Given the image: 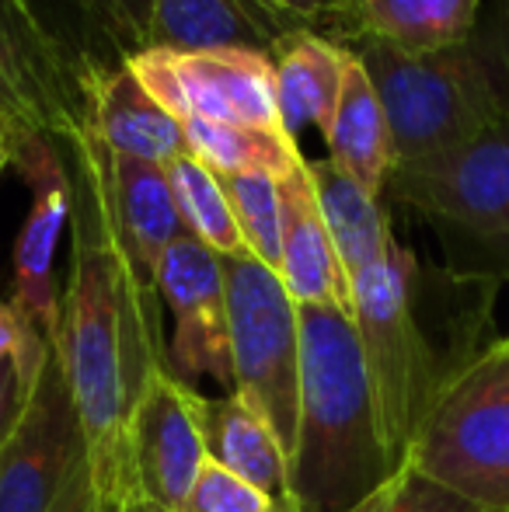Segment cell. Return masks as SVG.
Here are the masks:
<instances>
[{
	"mask_svg": "<svg viewBox=\"0 0 509 512\" xmlns=\"http://www.w3.org/2000/svg\"><path fill=\"white\" fill-rule=\"evenodd\" d=\"M77 164L74 248L60 293L53 349L88 443L98 499L123 506L136 495L129 422L157 363L168 352L157 335V290L126 258L105 182V147L84 129L67 150Z\"/></svg>",
	"mask_w": 509,
	"mask_h": 512,
	"instance_id": "cell-1",
	"label": "cell"
},
{
	"mask_svg": "<svg viewBox=\"0 0 509 512\" xmlns=\"http://www.w3.org/2000/svg\"><path fill=\"white\" fill-rule=\"evenodd\" d=\"M353 314L300 307V411L290 453V506L349 512L394 474Z\"/></svg>",
	"mask_w": 509,
	"mask_h": 512,
	"instance_id": "cell-2",
	"label": "cell"
},
{
	"mask_svg": "<svg viewBox=\"0 0 509 512\" xmlns=\"http://www.w3.org/2000/svg\"><path fill=\"white\" fill-rule=\"evenodd\" d=\"M123 63L102 0H0V126L67 147L88 129V81Z\"/></svg>",
	"mask_w": 509,
	"mask_h": 512,
	"instance_id": "cell-3",
	"label": "cell"
},
{
	"mask_svg": "<svg viewBox=\"0 0 509 512\" xmlns=\"http://www.w3.org/2000/svg\"><path fill=\"white\" fill-rule=\"evenodd\" d=\"M387 112L394 168L447 154L509 112V49L471 39L436 53H401L377 39H349Z\"/></svg>",
	"mask_w": 509,
	"mask_h": 512,
	"instance_id": "cell-4",
	"label": "cell"
},
{
	"mask_svg": "<svg viewBox=\"0 0 509 512\" xmlns=\"http://www.w3.org/2000/svg\"><path fill=\"white\" fill-rule=\"evenodd\" d=\"M405 460L475 509L509 512V335L450 366Z\"/></svg>",
	"mask_w": 509,
	"mask_h": 512,
	"instance_id": "cell-5",
	"label": "cell"
},
{
	"mask_svg": "<svg viewBox=\"0 0 509 512\" xmlns=\"http://www.w3.org/2000/svg\"><path fill=\"white\" fill-rule=\"evenodd\" d=\"M415 272V258L394 241L381 262L349 279V314L360 335L377 418L394 464L405 460L436 387L447 377L415 310Z\"/></svg>",
	"mask_w": 509,
	"mask_h": 512,
	"instance_id": "cell-6",
	"label": "cell"
},
{
	"mask_svg": "<svg viewBox=\"0 0 509 512\" xmlns=\"http://www.w3.org/2000/svg\"><path fill=\"white\" fill-rule=\"evenodd\" d=\"M227 283L234 394L245 398L286 453L297 443L300 411V304L276 269L255 255L220 258Z\"/></svg>",
	"mask_w": 509,
	"mask_h": 512,
	"instance_id": "cell-7",
	"label": "cell"
},
{
	"mask_svg": "<svg viewBox=\"0 0 509 512\" xmlns=\"http://www.w3.org/2000/svg\"><path fill=\"white\" fill-rule=\"evenodd\" d=\"M384 189L509 258V112L447 154L398 164Z\"/></svg>",
	"mask_w": 509,
	"mask_h": 512,
	"instance_id": "cell-8",
	"label": "cell"
},
{
	"mask_svg": "<svg viewBox=\"0 0 509 512\" xmlns=\"http://www.w3.org/2000/svg\"><path fill=\"white\" fill-rule=\"evenodd\" d=\"M126 67L147 88V95L178 122L210 119L283 129L272 56L255 49H147L129 56Z\"/></svg>",
	"mask_w": 509,
	"mask_h": 512,
	"instance_id": "cell-9",
	"label": "cell"
},
{
	"mask_svg": "<svg viewBox=\"0 0 509 512\" xmlns=\"http://www.w3.org/2000/svg\"><path fill=\"white\" fill-rule=\"evenodd\" d=\"M88 467L81 418L56 349H49L14 436L0 450V512H56Z\"/></svg>",
	"mask_w": 509,
	"mask_h": 512,
	"instance_id": "cell-10",
	"label": "cell"
},
{
	"mask_svg": "<svg viewBox=\"0 0 509 512\" xmlns=\"http://www.w3.org/2000/svg\"><path fill=\"white\" fill-rule=\"evenodd\" d=\"M123 60L147 49L241 46L272 56L297 21L265 0H102Z\"/></svg>",
	"mask_w": 509,
	"mask_h": 512,
	"instance_id": "cell-11",
	"label": "cell"
},
{
	"mask_svg": "<svg viewBox=\"0 0 509 512\" xmlns=\"http://www.w3.org/2000/svg\"><path fill=\"white\" fill-rule=\"evenodd\" d=\"M157 297L171 314L168 366L178 380H213L234 394L227 283L220 255L192 234L178 237L157 265Z\"/></svg>",
	"mask_w": 509,
	"mask_h": 512,
	"instance_id": "cell-12",
	"label": "cell"
},
{
	"mask_svg": "<svg viewBox=\"0 0 509 512\" xmlns=\"http://www.w3.org/2000/svg\"><path fill=\"white\" fill-rule=\"evenodd\" d=\"M11 168L32 189V206L14 241V293L11 307L42 335H56L60 286H56V248L74 216V178L60 147L46 136H14Z\"/></svg>",
	"mask_w": 509,
	"mask_h": 512,
	"instance_id": "cell-13",
	"label": "cell"
},
{
	"mask_svg": "<svg viewBox=\"0 0 509 512\" xmlns=\"http://www.w3.org/2000/svg\"><path fill=\"white\" fill-rule=\"evenodd\" d=\"M199 398L203 394L178 380L168 363H157L129 422L136 495L168 512L182 509L206 464Z\"/></svg>",
	"mask_w": 509,
	"mask_h": 512,
	"instance_id": "cell-14",
	"label": "cell"
},
{
	"mask_svg": "<svg viewBox=\"0 0 509 512\" xmlns=\"http://www.w3.org/2000/svg\"><path fill=\"white\" fill-rule=\"evenodd\" d=\"M88 133L112 154L136 157L157 168H168L192 154L182 122L147 95L126 60L91 74Z\"/></svg>",
	"mask_w": 509,
	"mask_h": 512,
	"instance_id": "cell-15",
	"label": "cell"
},
{
	"mask_svg": "<svg viewBox=\"0 0 509 512\" xmlns=\"http://www.w3.org/2000/svg\"><path fill=\"white\" fill-rule=\"evenodd\" d=\"M279 192H283V258H279L283 286L300 307L325 304L353 310L349 276L325 227L307 161L279 178Z\"/></svg>",
	"mask_w": 509,
	"mask_h": 512,
	"instance_id": "cell-16",
	"label": "cell"
},
{
	"mask_svg": "<svg viewBox=\"0 0 509 512\" xmlns=\"http://www.w3.org/2000/svg\"><path fill=\"white\" fill-rule=\"evenodd\" d=\"M105 182H109V206L112 220H116L119 244H123L133 269L143 276V283L154 286L164 251L178 237L189 234L182 223V213H178L175 192H171L168 168L112 154L105 147Z\"/></svg>",
	"mask_w": 509,
	"mask_h": 512,
	"instance_id": "cell-17",
	"label": "cell"
},
{
	"mask_svg": "<svg viewBox=\"0 0 509 512\" xmlns=\"http://www.w3.org/2000/svg\"><path fill=\"white\" fill-rule=\"evenodd\" d=\"M199 425L206 460L255 485L276 506H290V453L245 398H199Z\"/></svg>",
	"mask_w": 509,
	"mask_h": 512,
	"instance_id": "cell-18",
	"label": "cell"
},
{
	"mask_svg": "<svg viewBox=\"0 0 509 512\" xmlns=\"http://www.w3.org/2000/svg\"><path fill=\"white\" fill-rule=\"evenodd\" d=\"M346 60L349 49L318 32H293L272 49L279 119L293 140L304 126L328 136L342 95Z\"/></svg>",
	"mask_w": 509,
	"mask_h": 512,
	"instance_id": "cell-19",
	"label": "cell"
},
{
	"mask_svg": "<svg viewBox=\"0 0 509 512\" xmlns=\"http://www.w3.org/2000/svg\"><path fill=\"white\" fill-rule=\"evenodd\" d=\"M325 143L328 161L335 168L346 171L353 182H360L370 196H381L394 171V140L381 95H377L367 67H363L353 49H349L342 95L339 105H335V119Z\"/></svg>",
	"mask_w": 509,
	"mask_h": 512,
	"instance_id": "cell-20",
	"label": "cell"
},
{
	"mask_svg": "<svg viewBox=\"0 0 509 512\" xmlns=\"http://www.w3.org/2000/svg\"><path fill=\"white\" fill-rule=\"evenodd\" d=\"M475 21L478 0H349L339 46L363 35L401 53H436L471 39Z\"/></svg>",
	"mask_w": 509,
	"mask_h": 512,
	"instance_id": "cell-21",
	"label": "cell"
},
{
	"mask_svg": "<svg viewBox=\"0 0 509 512\" xmlns=\"http://www.w3.org/2000/svg\"><path fill=\"white\" fill-rule=\"evenodd\" d=\"M311 168V182L318 192V206L325 216V227L332 234V244L342 258L346 276H360L374 262L391 251L394 234L391 220H387L381 196H370L360 182L339 171L332 161H307Z\"/></svg>",
	"mask_w": 509,
	"mask_h": 512,
	"instance_id": "cell-22",
	"label": "cell"
},
{
	"mask_svg": "<svg viewBox=\"0 0 509 512\" xmlns=\"http://www.w3.org/2000/svg\"><path fill=\"white\" fill-rule=\"evenodd\" d=\"M182 129L192 157H199L220 178L248 175V171H269L276 178H286L307 161L297 140L283 129L234 126V122L210 119H182Z\"/></svg>",
	"mask_w": 509,
	"mask_h": 512,
	"instance_id": "cell-23",
	"label": "cell"
},
{
	"mask_svg": "<svg viewBox=\"0 0 509 512\" xmlns=\"http://www.w3.org/2000/svg\"><path fill=\"white\" fill-rule=\"evenodd\" d=\"M168 182L175 192L178 213L182 223L199 244L213 251V255H245V237L234 220L231 199L224 192L220 175H213L199 157H182V161L168 164Z\"/></svg>",
	"mask_w": 509,
	"mask_h": 512,
	"instance_id": "cell-24",
	"label": "cell"
},
{
	"mask_svg": "<svg viewBox=\"0 0 509 512\" xmlns=\"http://www.w3.org/2000/svg\"><path fill=\"white\" fill-rule=\"evenodd\" d=\"M224 192L231 199L234 220L245 237L248 255L279 272L283 258V192L279 178L269 171H248V175H224Z\"/></svg>",
	"mask_w": 509,
	"mask_h": 512,
	"instance_id": "cell-25",
	"label": "cell"
},
{
	"mask_svg": "<svg viewBox=\"0 0 509 512\" xmlns=\"http://www.w3.org/2000/svg\"><path fill=\"white\" fill-rule=\"evenodd\" d=\"M349 512H482V509H475L468 499H461L454 488L429 478L412 460H401L391 478Z\"/></svg>",
	"mask_w": 509,
	"mask_h": 512,
	"instance_id": "cell-26",
	"label": "cell"
},
{
	"mask_svg": "<svg viewBox=\"0 0 509 512\" xmlns=\"http://www.w3.org/2000/svg\"><path fill=\"white\" fill-rule=\"evenodd\" d=\"M276 509L283 506H276L265 492H258L255 485L241 481L238 474L224 471L213 460H206L189 499L182 502L178 512H276Z\"/></svg>",
	"mask_w": 509,
	"mask_h": 512,
	"instance_id": "cell-27",
	"label": "cell"
},
{
	"mask_svg": "<svg viewBox=\"0 0 509 512\" xmlns=\"http://www.w3.org/2000/svg\"><path fill=\"white\" fill-rule=\"evenodd\" d=\"M49 349H53V345H49ZM46 356L42 359H0V450L7 446V439L14 436L21 415H25L28 398H32L35 380H39Z\"/></svg>",
	"mask_w": 509,
	"mask_h": 512,
	"instance_id": "cell-28",
	"label": "cell"
},
{
	"mask_svg": "<svg viewBox=\"0 0 509 512\" xmlns=\"http://www.w3.org/2000/svg\"><path fill=\"white\" fill-rule=\"evenodd\" d=\"M265 4H272L290 21H297L304 32L328 35L332 42H339L342 28H346L349 0H265Z\"/></svg>",
	"mask_w": 509,
	"mask_h": 512,
	"instance_id": "cell-29",
	"label": "cell"
},
{
	"mask_svg": "<svg viewBox=\"0 0 509 512\" xmlns=\"http://www.w3.org/2000/svg\"><path fill=\"white\" fill-rule=\"evenodd\" d=\"M53 338L42 335L28 317L0 300V359H42Z\"/></svg>",
	"mask_w": 509,
	"mask_h": 512,
	"instance_id": "cell-30",
	"label": "cell"
},
{
	"mask_svg": "<svg viewBox=\"0 0 509 512\" xmlns=\"http://www.w3.org/2000/svg\"><path fill=\"white\" fill-rule=\"evenodd\" d=\"M56 512H102V499H98L95 485H91L88 467L74 478V485H70V492L63 495V502Z\"/></svg>",
	"mask_w": 509,
	"mask_h": 512,
	"instance_id": "cell-31",
	"label": "cell"
},
{
	"mask_svg": "<svg viewBox=\"0 0 509 512\" xmlns=\"http://www.w3.org/2000/svg\"><path fill=\"white\" fill-rule=\"evenodd\" d=\"M116 512H168V509H161V506H154V502H147V499H140V495H133V499H126Z\"/></svg>",
	"mask_w": 509,
	"mask_h": 512,
	"instance_id": "cell-32",
	"label": "cell"
},
{
	"mask_svg": "<svg viewBox=\"0 0 509 512\" xmlns=\"http://www.w3.org/2000/svg\"><path fill=\"white\" fill-rule=\"evenodd\" d=\"M4 168H11V136H0V175Z\"/></svg>",
	"mask_w": 509,
	"mask_h": 512,
	"instance_id": "cell-33",
	"label": "cell"
},
{
	"mask_svg": "<svg viewBox=\"0 0 509 512\" xmlns=\"http://www.w3.org/2000/svg\"><path fill=\"white\" fill-rule=\"evenodd\" d=\"M119 506H109V502H102V512H116Z\"/></svg>",
	"mask_w": 509,
	"mask_h": 512,
	"instance_id": "cell-34",
	"label": "cell"
},
{
	"mask_svg": "<svg viewBox=\"0 0 509 512\" xmlns=\"http://www.w3.org/2000/svg\"><path fill=\"white\" fill-rule=\"evenodd\" d=\"M0 136H11V133H7V129H4V126H0Z\"/></svg>",
	"mask_w": 509,
	"mask_h": 512,
	"instance_id": "cell-35",
	"label": "cell"
}]
</instances>
